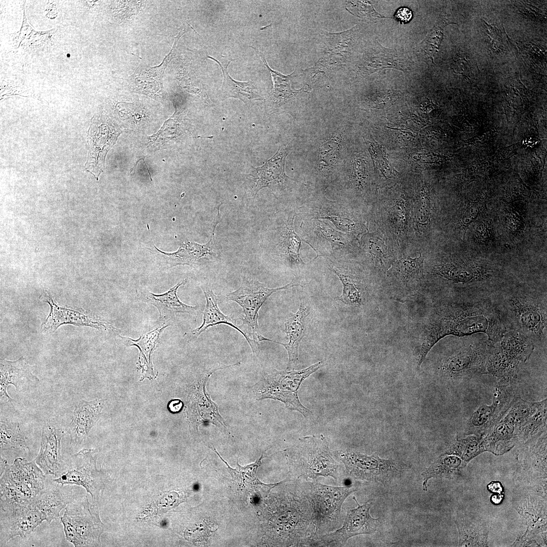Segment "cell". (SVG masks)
<instances>
[{
  "label": "cell",
  "instance_id": "6da1fadb",
  "mask_svg": "<svg viewBox=\"0 0 547 547\" xmlns=\"http://www.w3.org/2000/svg\"><path fill=\"white\" fill-rule=\"evenodd\" d=\"M449 300L435 307L424 327L418 368L434 345L446 336L482 333L494 344L508 330L493 298L452 297Z\"/></svg>",
  "mask_w": 547,
  "mask_h": 547
},
{
  "label": "cell",
  "instance_id": "7a4b0ae2",
  "mask_svg": "<svg viewBox=\"0 0 547 547\" xmlns=\"http://www.w3.org/2000/svg\"><path fill=\"white\" fill-rule=\"evenodd\" d=\"M493 299L508 329L518 331L534 344L546 339L545 292L508 288Z\"/></svg>",
  "mask_w": 547,
  "mask_h": 547
},
{
  "label": "cell",
  "instance_id": "3957f363",
  "mask_svg": "<svg viewBox=\"0 0 547 547\" xmlns=\"http://www.w3.org/2000/svg\"><path fill=\"white\" fill-rule=\"evenodd\" d=\"M287 452L289 472L292 477L310 478L314 481L321 476L337 480L339 464L322 434L299 438Z\"/></svg>",
  "mask_w": 547,
  "mask_h": 547
},
{
  "label": "cell",
  "instance_id": "277c9868",
  "mask_svg": "<svg viewBox=\"0 0 547 547\" xmlns=\"http://www.w3.org/2000/svg\"><path fill=\"white\" fill-rule=\"evenodd\" d=\"M45 486V474L35 460L18 457L9 465L1 456L0 505L28 504Z\"/></svg>",
  "mask_w": 547,
  "mask_h": 547
},
{
  "label": "cell",
  "instance_id": "5b68a950",
  "mask_svg": "<svg viewBox=\"0 0 547 547\" xmlns=\"http://www.w3.org/2000/svg\"><path fill=\"white\" fill-rule=\"evenodd\" d=\"M324 365V362L320 361L298 371H278L273 369L265 372L260 380L251 387V394L258 401L265 399L279 401L288 409L297 411L307 418L311 412L301 404L298 390L305 379Z\"/></svg>",
  "mask_w": 547,
  "mask_h": 547
},
{
  "label": "cell",
  "instance_id": "8992f818",
  "mask_svg": "<svg viewBox=\"0 0 547 547\" xmlns=\"http://www.w3.org/2000/svg\"><path fill=\"white\" fill-rule=\"evenodd\" d=\"M457 346L444 358L440 365L446 376L459 380L488 374L487 363L493 344L477 333L459 337Z\"/></svg>",
  "mask_w": 547,
  "mask_h": 547
},
{
  "label": "cell",
  "instance_id": "52a82bcc",
  "mask_svg": "<svg viewBox=\"0 0 547 547\" xmlns=\"http://www.w3.org/2000/svg\"><path fill=\"white\" fill-rule=\"evenodd\" d=\"M534 347L531 340L508 329L492 346L487 363L488 374L496 377L499 383H516L520 364L529 359Z\"/></svg>",
  "mask_w": 547,
  "mask_h": 547
},
{
  "label": "cell",
  "instance_id": "ba28073f",
  "mask_svg": "<svg viewBox=\"0 0 547 547\" xmlns=\"http://www.w3.org/2000/svg\"><path fill=\"white\" fill-rule=\"evenodd\" d=\"M357 490L353 486L335 487L314 481L305 490L311 512L312 537L319 539L337 527L341 506L345 499Z\"/></svg>",
  "mask_w": 547,
  "mask_h": 547
},
{
  "label": "cell",
  "instance_id": "9c48e42d",
  "mask_svg": "<svg viewBox=\"0 0 547 547\" xmlns=\"http://www.w3.org/2000/svg\"><path fill=\"white\" fill-rule=\"evenodd\" d=\"M60 522L66 540L74 546L99 545L103 524L97 506L91 504L87 497L69 503L60 518Z\"/></svg>",
  "mask_w": 547,
  "mask_h": 547
},
{
  "label": "cell",
  "instance_id": "30bf717a",
  "mask_svg": "<svg viewBox=\"0 0 547 547\" xmlns=\"http://www.w3.org/2000/svg\"><path fill=\"white\" fill-rule=\"evenodd\" d=\"M334 455L344 464L346 474L353 478L379 482L385 485L400 478L407 467L393 459L358 452L337 451Z\"/></svg>",
  "mask_w": 547,
  "mask_h": 547
},
{
  "label": "cell",
  "instance_id": "8fae6325",
  "mask_svg": "<svg viewBox=\"0 0 547 547\" xmlns=\"http://www.w3.org/2000/svg\"><path fill=\"white\" fill-rule=\"evenodd\" d=\"M97 451L92 449H83L72 455L55 482L62 485H74L81 486L97 499L103 488L104 481L101 473L96 466Z\"/></svg>",
  "mask_w": 547,
  "mask_h": 547
},
{
  "label": "cell",
  "instance_id": "7c38bea8",
  "mask_svg": "<svg viewBox=\"0 0 547 547\" xmlns=\"http://www.w3.org/2000/svg\"><path fill=\"white\" fill-rule=\"evenodd\" d=\"M298 285L292 281L282 287L269 288L253 278L243 276L240 288L228 293L226 297L242 308L244 314L243 325H247L251 328L253 339L255 340L256 335L259 333L257 322L258 311L264 303L274 293Z\"/></svg>",
  "mask_w": 547,
  "mask_h": 547
},
{
  "label": "cell",
  "instance_id": "4fadbf2b",
  "mask_svg": "<svg viewBox=\"0 0 547 547\" xmlns=\"http://www.w3.org/2000/svg\"><path fill=\"white\" fill-rule=\"evenodd\" d=\"M516 383L498 382L491 404H483L473 413L467 422L465 435L484 437L506 414L518 397Z\"/></svg>",
  "mask_w": 547,
  "mask_h": 547
},
{
  "label": "cell",
  "instance_id": "5bb4252c",
  "mask_svg": "<svg viewBox=\"0 0 547 547\" xmlns=\"http://www.w3.org/2000/svg\"><path fill=\"white\" fill-rule=\"evenodd\" d=\"M121 133L109 119L93 118L88 132L89 152L85 168L97 180L104 171L106 154L115 144Z\"/></svg>",
  "mask_w": 547,
  "mask_h": 547
},
{
  "label": "cell",
  "instance_id": "9a60e30c",
  "mask_svg": "<svg viewBox=\"0 0 547 547\" xmlns=\"http://www.w3.org/2000/svg\"><path fill=\"white\" fill-rule=\"evenodd\" d=\"M0 545L12 538L29 535L44 520L31 503L26 504L0 505Z\"/></svg>",
  "mask_w": 547,
  "mask_h": 547
},
{
  "label": "cell",
  "instance_id": "2e32d148",
  "mask_svg": "<svg viewBox=\"0 0 547 547\" xmlns=\"http://www.w3.org/2000/svg\"><path fill=\"white\" fill-rule=\"evenodd\" d=\"M353 499L357 504L355 508H348L342 527L332 533L322 535L319 538L324 543L334 542L337 545L344 544L350 538L360 534L375 533L380 524V518H373L369 513L372 505L369 500L362 505L359 504L355 496Z\"/></svg>",
  "mask_w": 547,
  "mask_h": 547
},
{
  "label": "cell",
  "instance_id": "e0dca14e",
  "mask_svg": "<svg viewBox=\"0 0 547 547\" xmlns=\"http://www.w3.org/2000/svg\"><path fill=\"white\" fill-rule=\"evenodd\" d=\"M41 297L50 307V313L42 325L41 328L44 332H53L59 326L64 324L88 326L114 333H118L119 331L111 324L101 319L91 312L58 305L46 291Z\"/></svg>",
  "mask_w": 547,
  "mask_h": 547
},
{
  "label": "cell",
  "instance_id": "ac0fdd59",
  "mask_svg": "<svg viewBox=\"0 0 547 547\" xmlns=\"http://www.w3.org/2000/svg\"><path fill=\"white\" fill-rule=\"evenodd\" d=\"M64 435V431L54 419L48 420L42 428L40 449L34 460L45 475L58 476L64 466L61 451Z\"/></svg>",
  "mask_w": 547,
  "mask_h": 547
},
{
  "label": "cell",
  "instance_id": "d6986e66",
  "mask_svg": "<svg viewBox=\"0 0 547 547\" xmlns=\"http://www.w3.org/2000/svg\"><path fill=\"white\" fill-rule=\"evenodd\" d=\"M288 153V149L281 146L263 166L253 168V171L249 176L255 183L253 190L254 197L263 188H268L272 192L277 193L287 188L290 182L295 181L285 173V159Z\"/></svg>",
  "mask_w": 547,
  "mask_h": 547
},
{
  "label": "cell",
  "instance_id": "ffe728a7",
  "mask_svg": "<svg viewBox=\"0 0 547 547\" xmlns=\"http://www.w3.org/2000/svg\"><path fill=\"white\" fill-rule=\"evenodd\" d=\"M309 226L307 239L304 241L316 251L319 256H333L345 251L350 245V238L332 227L325 221L318 219L308 221Z\"/></svg>",
  "mask_w": 547,
  "mask_h": 547
},
{
  "label": "cell",
  "instance_id": "44dd1931",
  "mask_svg": "<svg viewBox=\"0 0 547 547\" xmlns=\"http://www.w3.org/2000/svg\"><path fill=\"white\" fill-rule=\"evenodd\" d=\"M411 64L410 58L404 53L385 48L376 41L363 54L357 70L361 75H365L386 68L404 71L409 70Z\"/></svg>",
  "mask_w": 547,
  "mask_h": 547
},
{
  "label": "cell",
  "instance_id": "7402d4cb",
  "mask_svg": "<svg viewBox=\"0 0 547 547\" xmlns=\"http://www.w3.org/2000/svg\"><path fill=\"white\" fill-rule=\"evenodd\" d=\"M0 372V397H6L13 406L15 401L7 393L9 384L14 385L17 391L24 392L36 387L40 382L39 378L32 372V366L23 357L14 361L1 359Z\"/></svg>",
  "mask_w": 547,
  "mask_h": 547
},
{
  "label": "cell",
  "instance_id": "603a6c76",
  "mask_svg": "<svg viewBox=\"0 0 547 547\" xmlns=\"http://www.w3.org/2000/svg\"><path fill=\"white\" fill-rule=\"evenodd\" d=\"M103 405V400L96 399L82 400L75 406L67 428L72 446L80 447L85 443L90 429L99 419Z\"/></svg>",
  "mask_w": 547,
  "mask_h": 547
},
{
  "label": "cell",
  "instance_id": "cb8c5ba5",
  "mask_svg": "<svg viewBox=\"0 0 547 547\" xmlns=\"http://www.w3.org/2000/svg\"><path fill=\"white\" fill-rule=\"evenodd\" d=\"M202 289L206 301L203 312V321L199 327L192 331V334L199 336L209 327L222 324L227 325L236 329L244 336L251 348L255 359L260 353L258 342L250 338L247 332L242 328L244 325L238 326L230 317L221 311L218 306V297L214 293L209 285L202 286Z\"/></svg>",
  "mask_w": 547,
  "mask_h": 547
},
{
  "label": "cell",
  "instance_id": "d4e9b609",
  "mask_svg": "<svg viewBox=\"0 0 547 547\" xmlns=\"http://www.w3.org/2000/svg\"><path fill=\"white\" fill-rule=\"evenodd\" d=\"M309 314V308L304 304V301L301 300L298 311L295 314H292L284 324V331L289 340L288 343H283L271 340L259 333L256 336L255 339L257 338L258 341H268L281 344L285 347L288 355L286 370L294 369L296 364L299 346L305 333L304 322Z\"/></svg>",
  "mask_w": 547,
  "mask_h": 547
},
{
  "label": "cell",
  "instance_id": "484cf974",
  "mask_svg": "<svg viewBox=\"0 0 547 547\" xmlns=\"http://www.w3.org/2000/svg\"><path fill=\"white\" fill-rule=\"evenodd\" d=\"M71 490L52 481L30 502L49 524L58 518L60 512L74 499Z\"/></svg>",
  "mask_w": 547,
  "mask_h": 547
},
{
  "label": "cell",
  "instance_id": "4316f807",
  "mask_svg": "<svg viewBox=\"0 0 547 547\" xmlns=\"http://www.w3.org/2000/svg\"><path fill=\"white\" fill-rule=\"evenodd\" d=\"M218 223V220L215 219L212 235L206 244L201 245L189 242L183 244L177 252L166 254L170 256L171 266L199 265L218 258L220 252L215 238V229Z\"/></svg>",
  "mask_w": 547,
  "mask_h": 547
},
{
  "label": "cell",
  "instance_id": "83f0119b",
  "mask_svg": "<svg viewBox=\"0 0 547 547\" xmlns=\"http://www.w3.org/2000/svg\"><path fill=\"white\" fill-rule=\"evenodd\" d=\"M187 282L186 279L178 283L167 292L162 294H154L150 292L142 293L139 297L145 302L156 307L159 311L160 322L165 323L172 316L177 313H186L196 315L199 307L197 305H186L182 302L177 295V290Z\"/></svg>",
  "mask_w": 547,
  "mask_h": 547
},
{
  "label": "cell",
  "instance_id": "f1b7e54d",
  "mask_svg": "<svg viewBox=\"0 0 547 547\" xmlns=\"http://www.w3.org/2000/svg\"><path fill=\"white\" fill-rule=\"evenodd\" d=\"M454 521L458 532V546H488L489 529L483 519L458 512Z\"/></svg>",
  "mask_w": 547,
  "mask_h": 547
},
{
  "label": "cell",
  "instance_id": "f546056e",
  "mask_svg": "<svg viewBox=\"0 0 547 547\" xmlns=\"http://www.w3.org/2000/svg\"><path fill=\"white\" fill-rule=\"evenodd\" d=\"M209 59L216 61L222 69L223 80L219 90V96L221 99L236 98L241 100L245 103L252 100H261L256 87L251 81L242 82L233 80L227 71V67L232 60L227 57L220 55L217 57L207 56Z\"/></svg>",
  "mask_w": 547,
  "mask_h": 547
},
{
  "label": "cell",
  "instance_id": "4dcf8cb0",
  "mask_svg": "<svg viewBox=\"0 0 547 547\" xmlns=\"http://www.w3.org/2000/svg\"><path fill=\"white\" fill-rule=\"evenodd\" d=\"M515 433V425L503 417L483 438V452L500 455L509 451L518 443Z\"/></svg>",
  "mask_w": 547,
  "mask_h": 547
},
{
  "label": "cell",
  "instance_id": "1f68e13d",
  "mask_svg": "<svg viewBox=\"0 0 547 547\" xmlns=\"http://www.w3.org/2000/svg\"><path fill=\"white\" fill-rule=\"evenodd\" d=\"M533 499L526 498L516 507L527 528L526 533L522 537L523 539H530L531 536L544 531L546 528V505L541 501Z\"/></svg>",
  "mask_w": 547,
  "mask_h": 547
},
{
  "label": "cell",
  "instance_id": "d6a6232c",
  "mask_svg": "<svg viewBox=\"0 0 547 547\" xmlns=\"http://www.w3.org/2000/svg\"><path fill=\"white\" fill-rule=\"evenodd\" d=\"M293 214L284 223L279 236V249L284 259L291 267L304 265L299 250L302 239L294 230Z\"/></svg>",
  "mask_w": 547,
  "mask_h": 547
},
{
  "label": "cell",
  "instance_id": "836d02e7",
  "mask_svg": "<svg viewBox=\"0 0 547 547\" xmlns=\"http://www.w3.org/2000/svg\"><path fill=\"white\" fill-rule=\"evenodd\" d=\"M466 464L458 456L443 454L421 473L422 489L427 490V482L432 478L453 479L460 475Z\"/></svg>",
  "mask_w": 547,
  "mask_h": 547
},
{
  "label": "cell",
  "instance_id": "e575fe53",
  "mask_svg": "<svg viewBox=\"0 0 547 547\" xmlns=\"http://www.w3.org/2000/svg\"><path fill=\"white\" fill-rule=\"evenodd\" d=\"M308 210V216H310L311 219H327L339 230L346 232L356 231V223L346 216L342 209L337 206L335 202L318 205L309 208Z\"/></svg>",
  "mask_w": 547,
  "mask_h": 547
},
{
  "label": "cell",
  "instance_id": "d590c367",
  "mask_svg": "<svg viewBox=\"0 0 547 547\" xmlns=\"http://www.w3.org/2000/svg\"><path fill=\"white\" fill-rule=\"evenodd\" d=\"M212 449L227 465V470L236 482L239 484L243 486L246 484H251L252 488H254L256 491L259 492L262 497H266L270 489L279 484H266L262 483L258 479L256 472L258 466L260 464L263 455L256 461L255 463L246 466H241L238 464L236 469H233L229 467L227 463L221 457L214 447L212 448Z\"/></svg>",
  "mask_w": 547,
  "mask_h": 547
},
{
  "label": "cell",
  "instance_id": "8d00e7d4",
  "mask_svg": "<svg viewBox=\"0 0 547 547\" xmlns=\"http://www.w3.org/2000/svg\"><path fill=\"white\" fill-rule=\"evenodd\" d=\"M546 432V399L538 403L536 411L517 432L518 443L524 444Z\"/></svg>",
  "mask_w": 547,
  "mask_h": 547
},
{
  "label": "cell",
  "instance_id": "74e56055",
  "mask_svg": "<svg viewBox=\"0 0 547 547\" xmlns=\"http://www.w3.org/2000/svg\"><path fill=\"white\" fill-rule=\"evenodd\" d=\"M269 70L274 82V87L272 90L270 98L276 106H280L287 102L290 98L294 96L300 90H293L291 88V78L292 74L289 75H284L272 70L268 66L265 58L262 53L256 48H253Z\"/></svg>",
  "mask_w": 547,
  "mask_h": 547
},
{
  "label": "cell",
  "instance_id": "f35d334b",
  "mask_svg": "<svg viewBox=\"0 0 547 547\" xmlns=\"http://www.w3.org/2000/svg\"><path fill=\"white\" fill-rule=\"evenodd\" d=\"M26 437L21 431L19 424L6 419L0 422L1 451L8 450H29Z\"/></svg>",
  "mask_w": 547,
  "mask_h": 547
},
{
  "label": "cell",
  "instance_id": "ab89813d",
  "mask_svg": "<svg viewBox=\"0 0 547 547\" xmlns=\"http://www.w3.org/2000/svg\"><path fill=\"white\" fill-rule=\"evenodd\" d=\"M458 438L443 453L459 457L466 464L471 459L483 452L481 442L483 437L475 435H465Z\"/></svg>",
  "mask_w": 547,
  "mask_h": 547
},
{
  "label": "cell",
  "instance_id": "60d3db41",
  "mask_svg": "<svg viewBox=\"0 0 547 547\" xmlns=\"http://www.w3.org/2000/svg\"><path fill=\"white\" fill-rule=\"evenodd\" d=\"M448 24L444 20H439L426 36L417 46L419 56L426 60L433 62L434 56L438 51L443 37V27Z\"/></svg>",
  "mask_w": 547,
  "mask_h": 547
},
{
  "label": "cell",
  "instance_id": "b9f144b4",
  "mask_svg": "<svg viewBox=\"0 0 547 547\" xmlns=\"http://www.w3.org/2000/svg\"><path fill=\"white\" fill-rule=\"evenodd\" d=\"M359 31L357 26L340 33H327L329 48L341 56L348 55L351 50Z\"/></svg>",
  "mask_w": 547,
  "mask_h": 547
},
{
  "label": "cell",
  "instance_id": "7bdbcfd3",
  "mask_svg": "<svg viewBox=\"0 0 547 547\" xmlns=\"http://www.w3.org/2000/svg\"><path fill=\"white\" fill-rule=\"evenodd\" d=\"M424 259L421 254L415 258L405 257L397 260L394 267L401 278L407 283L411 279L419 278L423 275Z\"/></svg>",
  "mask_w": 547,
  "mask_h": 547
},
{
  "label": "cell",
  "instance_id": "ee69618b",
  "mask_svg": "<svg viewBox=\"0 0 547 547\" xmlns=\"http://www.w3.org/2000/svg\"><path fill=\"white\" fill-rule=\"evenodd\" d=\"M331 270L339 277L343 287V294L339 297L341 301L348 304H359L361 302V295L354 280L348 275L339 272L337 269L331 266Z\"/></svg>",
  "mask_w": 547,
  "mask_h": 547
},
{
  "label": "cell",
  "instance_id": "f6af8a7d",
  "mask_svg": "<svg viewBox=\"0 0 547 547\" xmlns=\"http://www.w3.org/2000/svg\"><path fill=\"white\" fill-rule=\"evenodd\" d=\"M385 247L381 241L370 239L367 241L365 248L373 258L381 261L386 254Z\"/></svg>",
  "mask_w": 547,
  "mask_h": 547
},
{
  "label": "cell",
  "instance_id": "bcb514c9",
  "mask_svg": "<svg viewBox=\"0 0 547 547\" xmlns=\"http://www.w3.org/2000/svg\"><path fill=\"white\" fill-rule=\"evenodd\" d=\"M412 17V11L408 8L402 7L397 11L395 18L400 23H406L409 22Z\"/></svg>",
  "mask_w": 547,
  "mask_h": 547
},
{
  "label": "cell",
  "instance_id": "7dc6e473",
  "mask_svg": "<svg viewBox=\"0 0 547 547\" xmlns=\"http://www.w3.org/2000/svg\"><path fill=\"white\" fill-rule=\"evenodd\" d=\"M479 213L480 209L477 207H473L467 209L462 218L463 224L468 225L476 219Z\"/></svg>",
  "mask_w": 547,
  "mask_h": 547
},
{
  "label": "cell",
  "instance_id": "c3c4849f",
  "mask_svg": "<svg viewBox=\"0 0 547 547\" xmlns=\"http://www.w3.org/2000/svg\"><path fill=\"white\" fill-rule=\"evenodd\" d=\"M487 487L488 489L493 493L501 494L503 492L502 486L499 482H491L488 484Z\"/></svg>",
  "mask_w": 547,
  "mask_h": 547
},
{
  "label": "cell",
  "instance_id": "681fc988",
  "mask_svg": "<svg viewBox=\"0 0 547 547\" xmlns=\"http://www.w3.org/2000/svg\"><path fill=\"white\" fill-rule=\"evenodd\" d=\"M182 402L179 400H174L170 403L169 407L172 412L175 413L179 411L182 408Z\"/></svg>",
  "mask_w": 547,
  "mask_h": 547
},
{
  "label": "cell",
  "instance_id": "f907efd6",
  "mask_svg": "<svg viewBox=\"0 0 547 547\" xmlns=\"http://www.w3.org/2000/svg\"><path fill=\"white\" fill-rule=\"evenodd\" d=\"M503 497V495L502 494L497 493L491 496V500L493 503L498 504L501 501Z\"/></svg>",
  "mask_w": 547,
  "mask_h": 547
},
{
  "label": "cell",
  "instance_id": "816d5d0a",
  "mask_svg": "<svg viewBox=\"0 0 547 547\" xmlns=\"http://www.w3.org/2000/svg\"><path fill=\"white\" fill-rule=\"evenodd\" d=\"M67 56H68V57H70V54H67Z\"/></svg>",
  "mask_w": 547,
  "mask_h": 547
}]
</instances>
